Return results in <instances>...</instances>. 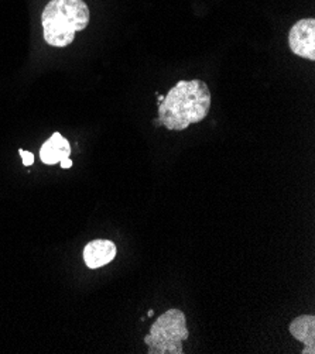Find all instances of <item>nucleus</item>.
<instances>
[{
  "instance_id": "obj_1",
  "label": "nucleus",
  "mask_w": 315,
  "mask_h": 354,
  "mask_svg": "<svg viewBox=\"0 0 315 354\" xmlns=\"http://www.w3.org/2000/svg\"><path fill=\"white\" fill-rule=\"evenodd\" d=\"M211 109V92L201 80L180 81L159 103V120L168 130H186L202 122Z\"/></svg>"
},
{
  "instance_id": "obj_2",
  "label": "nucleus",
  "mask_w": 315,
  "mask_h": 354,
  "mask_svg": "<svg viewBox=\"0 0 315 354\" xmlns=\"http://www.w3.org/2000/svg\"><path fill=\"white\" fill-rule=\"evenodd\" d=\"M89 20L91 13L84 0H51L42 15L44 40L53 47H66L78 31L88 27Z\"/></svg>"
},
{
  "instance_id": "obj_3",
  "label": "nucleus",
  "mask_w": 315,
  "mask_h": 354,
  "mask_svg": "<svg viewBox=\"0 0 315 354\" xmlns=\"http://www.w3.org/2000/svg\"><path fill=\"white\" fill-rule=\"evenodd\" d=\"M187 339V317L183 310L174 308L157 317L145 343L149 354H183V342Z\"/></svg>"
},
{
  "instance_id": "obj_4",
  "label": "nucleus",
  "mask_w": 315,
  "mask_h": 354,
  "mask_svg": "<svg viewBox=\"0 0 315 354\" xmlns=\"http://www.w3.org/2000/svg\"><path fill=\"white\" fill-rule=\"evenodd\" d=\"M290 50L301 57L314 61L315 59V20L303 19L297 21L289 32Z\"/></svg>"
},
{
  "instance_id": "obj_5",
  "label": "nucleus",
  "mask_w": 315,
  "mask_h": 354,
  "mask_svg": "<svg viewBox=\"0 0 315 354\" xmlns=\"http://www.w3.org/2000/svg\"><path fill=\"white\" fill-rule=\"evenodd\" d=\"M116 245L111 240H93L88 243L84 249V261L85 264L95 270L109 264L116 257Z\"/></svg>"
},
{
  "instance_id": "obj_6",
  "label": "nucleus",
  "mask_w": 315,
  "mask_h": 354,
  "mask_svg": "<svg viewBox=\"0 0 315 354\" xmlns=\"http://www.w3.org/2000/svg\"><path fill=\"white\" fill-rule=\"evenodd\" d=\"M291 336L304 344L303 354H315V317L312 315H301L290 324Z\"/></svg>"
},
{
  "instance_id": "obj_7",
  "label": "nucleus",
  "mask_w": 315,
  "mask_h": 354,
  "mask_svg": "<svg viewBox=\"0 0 315 354\" xmlns=\"http://www.w3.org/2000/svg\"><path fill=\"white\" fill-rule=\"evenodd\" d=\"M69 156H71L69 141L64 138L60 133H54L40 149V158L47 165L58 164L62 160L69 158Z\"/></svg>"
},
{
  "instance_id": "obj_8",
  "label": "nucleus",
  "mask_w": 315,
  "mask_h": 354,
  "mask_svg": "<svg viewBox=\"0 0 315 354\" xmlns=\"http://www.w3.org/2000/svg\"><path fill=\"white\" fill-rule=\"evenodd\" d=\"M19 153H20V156H21V158H23V164H24L26 167L33 165V162H34V154H33V153L24 151V150H20Z\"/></svg>"
},
{
  "instance_id": "obj_9",
  "label": "nucleus",
  "mask_w": 315,
  "mask_h": 354,
  "mask_svg": "<svg viewBox=\"0 0 315 354\" xmlns=\"http://www.w3.org/2000/svg\"><path fill=\"white\" fill-rule=\"evenodd\" d=\"M60 164H61V168H71V167H73V161L69 160V158L62 160Z\"/></svg>"
},
{
  "instance_id": "obj_10",
  "label": "nucleus",
  "mask_w": 315,
  "mask_h": 354,
  "mask_svg": "<svg viewBox=\"0 0 315 354\" xmlns=\"http://www.w3.org/2000/svg\"><path fill=\"white\" fill-rule=\"evenodd\" d=\"M147 315H149V316H153V315H154V310H149Z\"/></svg>"
}]
</instances>
